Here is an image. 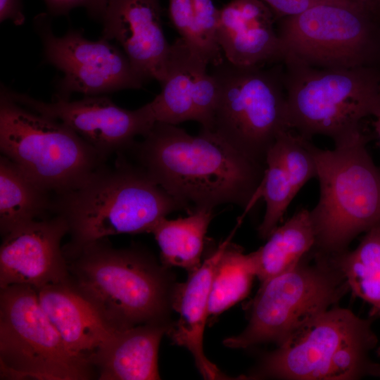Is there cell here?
Here are the masks:
<instances>
[{"label": "cell", "mask_w": 380, "mask_h": 380, "mask_svg": "<svg viewBox=\"0 0 380 380\" xmlns=\"http://www.w3.org/2000/svg\"><path fill=\"white\" fill-rule=\"evenodd\" d=\"M129 149L136 164L190 213L232 203L248 210L258 197L266 165L209 130L193 136L156 122Z\"/></svg>", "instance_id": "cell-1"}, {"label": "cell", "mask_w": 380, "mask_h": 380, "mask_svg": "<svg viewBox=\"0 0 380 380\" xmlns=\"http://www.w3.org/2000/svg\"><path fill=\"white\" fill-rule=\"evenodd\" d=\"M118 156L113 166L104 163L77 186L53 195L51 212L66 221L70 235L65 256L110 236L150 232L170 213L187 210L122 153Z\"/></svg>", "instance_id": "cell-2"}, {"label": "cell", "mask_w": 380, "mask_h": 380, "mask_svg": "<svg viewBox=\"0 0 380 380\" xmlns=\"http://www.w3.org/2000/svg\"><path fill=\"white\" fill-rule=\"evenodd\" d=\"M65 258L70 283L115 329L165 323L173 290L148 254L115 248L104 239Z\"/></svg>", "instance_id": "cell-3"}, {"label": "cell", "mask_w": 380, "mask_h": 380, "mask_svg": "<svg viewBox=\"0 0 380 380\" xmlns=\"http://www.w3.org/2000/svg\"><path fill=\"white\" fill-rule=\"evenodd\" d=\"M378 343L372 320L334 306L303 324L262 355L246 379L353 380L380 377L370 351Z\"/></svg>", "instance_id": "cell-4"}, {"label": "cell", "mask_w": 380, "mask_h": 380, "mask_svg": "<svg viewBox=\"0 0 380 380\" xmlns=\"http://www.w3.org/2000/svg\"><path fill=\"white\" fill-rule=\"evenodd\" d=\"M361 132L334 148L311 143L319 197L310 210L315 251L327 255L346 251L359 234L380 225V170Z\"/></svg>", "instance_id": "cell-5"}, {"label": "cell", "mask_w": 380, "mask_h": 380, "mask_svg": "<svg viewBox=\"0 0 380 380\" xmlns=\"http://www.w3.org/2000/svg\"><path fill=\"white\" fill-rule=\"evenodd\" d=\"M285 64L289 125L301 137L324 135L338 145L362 132L364 118L380 113V76L371 70Z\"/></svg>", "instance_id": "cell-6"}, {"label": "cell", "mask_w": 380, "mask_h": 380, "mask_svg": "<svg viewBox=\"0 0 380 380\" xmlns=\"http://www.w3.org/2000/svg\"><path fill=\"white\" fill-rule=\"evenodd\" d=\"M348 291L331 258L312 248L294 268L261 283L249 303L247 327L223 344L235 349L266 343L280 346Z\"/></svg>", "instance_id": "cell-7"}, {"label": "cell", "mask_w": 380, "mask_h": 380, "mask_svg": "<svg viewBox=\"0 0 380 380\" xmlns=\"http://www.w3.org/2000/svg\"><path fill=\"white\" fill-rule=\"evenodd\" d=\"M0 150L53 195L77 186L105 163L68 126L20 105L1 88Z\"/></svg>", "instance_id": "cell-8"}, {"label": "cell", "mask_w": 380, "mask_h": 380, "mask_svg": "<svg viewBox=\"0 0 380 380\" xmlns=\"http://www.w3.org/2000/svg\"><path fill=\"white\" fill-rule=\"evenodd\" d=\"M213 67L218 96L211 131L266 165L269 150L291 129L283 75L277 68L238 66L225 58Z\"/></svg>", "instance_id": "cell-9"}, {"label": "cell", "mask_w": 380, "mask_h": 380, "mask_svg": "<svg viewBox=\"0 0 380 380\" xmlns=\"http://www.w3.org/2000/svg\"><path fill=\"white\" fill-rule=\"evenodd\" d=\"M0 289L1 379L84 380L96 375L87 358L66 346L34 288L15 284Z\"/></svg>", "instance_id": "cell-10"}, {"label": "cell", "mask_w": 380, "mask_h": 380, "mask_svg": "<svg viewBox=\"0 0 380 380\" xmlns=\"http://www.w3.org/2000/svg\"><path fill=\"white\" fill-rule=\"evenodd\" d=\"M366 11L324 4L283 18L277 31L282 61L327 69L363 66L372 46Z\"/></svg>", "instance_id": "cell-11"}, {"label": "cell", "mask_w": 380, "mask_h": 380, "mask_svg": "<svg viewBox=\"0 0 380 380\" xmlns=\"http://www.w3.org/2000/svg\"><path fill=\"white\" fill-rule=\"evenodd\" d=\"M49 15H37L34 26L42 39L45 61L63 74L56 95L70 99L74 92L97 96L144 87L147 81L135 71L123 51L101 37L86 39L82 30L71 28L57 37Z\"/></svg>", "instance_id": "cell-12"}, {"label": "cell", "mask_w": 380, "mask_h": 380, "mask_svg": "<svg viewBox=\"0 0 380 380\" xmlns=\"http://www.w3.org/2000/svg\"><path fill=\"white\" fill-rule=\"evenodd\" d=\"M14 101L40 115L56 120L74 131L106 160L129 150L156 122L148 103L136 110L122 108L104 95L84 96L71 101L56 94L50 102L1 87Z\"/></svg>", "instance_id": "cell-13"}, {"label": "cell", "mask_w": 380, "mask_h": 380, "mask_svg": "<svg viewBox=\"0 0 380 380\" xmlns=\"http://www.w3.org/2000/svg\"><path fill=\"white\" fill-rule=\"evenodd\" d=\"M68 233L60 215L36 220L3 236L0 248V289L27 285L36 290L68 280V267L61 243Z\"/></svg>", "instance_id": "cell-14"}, {"label": "cell", "mask_w": 380, "mask_h": 380, "mask_svg": "<svg viewBox=\"0 0 380 380\" xmlns=\"http://www.w3.org/2000/svg\"><path fill=\"white\" fill-rule=\"evenodd\" d=\"M208 65L180 37L170 44L161 91L148 103L156 122L177 125L194 120L212 130L218 85Z\"/></svg>", "instance_id": "cell-15"}, {"label": "cell", "mask_w": 380, "mask_h": 380, "mask_svg": "<svg viewBox=\"0 0 380 380\" xmlns=\"http://www.w3.org/2000/svg\"><path fill=\"white\" fill-rule=\"evenodd\" d=\"M160 0H104L101 38L115 40L135 71L147 82L165 80L170 50Z\"/></svg>", "instance_id": "cell-16"}, {"label": "cell", "mask_w": 380, "mask_h": 380, "mask_svg": "<svg viewBox=\"0 0 380 380\" xmlns=\"http://www.w3.org/2000/svg\"><path fill=\"white\" fill-rule=\"evenodd\" d=\"M274 16L262 0H231L220 8L216 38L224 58L242 67H264L282 61Z\"/></svg>", "instance_id": "cell-17"}, {"label": "cell", "mask_w": 380, "mask_h": 380, "mask_svg": "<svg viewBox=\"0 0 380 380\" xmlns=\"http://www.w3.org/2000/svg\"><path fill=\"white\" fill-rule=\"evenodd\" d=\"M236 229L197 270L189 273L186 282L178 284L172 291L171 306L179 317L177 322L168 326L166 334L175 344L184 347L191 353L196 367L205 379H229L205 355L203 340L215 271Z\"/></svg>", "instance_id": "cell-18"}, {"label": "cell", "mask_w": 380, "mask_h": 380, "mask_svg": "<svg viewBox=\"0 0 380 380\" xmlns=\"http://www.w3.org/2000/svg\"><path fill=\"white\" fill-rule=\"evenodd\" d=\"M37 291L42 308L66 346L90 362L118 330L68 280Z\"/></svg>", "instance_id": "cell-19"}, {"label": "cell", "mask_w": 380, "mask_h": 380, "mask_svg": "<svg viewBox=\"0 0 380 380\" xmlns=\"http://www.w3.org/2000/svg\"><path fill=\"white\" fill-rule=\"evenodd\" d=\"M166 323H149L118 330L91 359L99 379H160L158 353Z\"/></svg>", "instance_id": "cell-20"}, {"label": "cell", "mask_w": 380, "mask_h": 380, "mask_svg": "<svg viewBox=\"0 0 380 380\" xmlns=\"http://www.w3.org/2000/svg\"><path fill=\"white\" fill-rule=\"evenodd\" d=\"M53 194L15 163L0 157V231L2 236L51 212Z\"/></svg>", "instance_id": "cell-21"}, {"label": "cell", "mask_w": 380, "mask_h": 380, "mask_svg": "<svg viewBox=\"0 0 380 380\" xmlns=\"http://www.w3.org/2000/svg\"><path fill=\"white\" fill-rule=\"evenodd\" d=\"M315 245L310 210L301 209L278 226L264 246L253 251L256 277L262 283L294 268Z\"/></svg>", "instance_id": "cell-22"}, {"label": "cell", "mask_w": 380, "mask_h": 380, "mask_svg": "<svg viewBox=\"0 0 380 380\" xmlns=\"http://www.w3.org/2000/svg\"><path fill=\"white\" fill-rule=\"evenodd\" d=\"M213 209L200 208L185 217L159 220L151 233L159 246L165 266L179 267L189 273L201 265V258Z\"/></svg>", "instance_id": "cell-23"}, {"label": "cell", "mask_w": 380, "mask_h": 380, "mask_svg": "<svg viewBox=\"0 0 380 380\" xmlns=\"http://www.w3.org/2000/svg\"><path fill=\"white\" fill-rule=\"evenodd\" d=\"M329 256L353 295L370 305V316L380 317V225L365 232L354 250Z\"/></svg>", "instance_id": "cell-24"}, {"label": "cell", "mask_w": 380, "mask_h": 380, "mask_svg": "<svg viewBox=\"0 0 380 380\" xmlns=\"http://www.w3.org/2000/svg\"><path fill=\"white\" fill-rule=\"evenodd\" d=\"M218 11L213 0H169V18L180 37L213 66L224 58L216 38Z\"/></svg>", "instance_id": "cell-25"}, {"label": "cell", "mask_w": 380, "mask_h": 380, "mask_svg": "<svg viewBox=\"0 0 380 380\" xmlns=\"http://www.w3.org/2000/svg\"><path fill=\"white\" fill-rule=\"evenodd\" d=\"M256 277L254 252L231 241L223 251L215 269L208 307V317H214L246 298Z\"/></svg>", "instance_id": "cell-26"}, {"label": "cell", "mask_w": 380, "mask_h": 380, "mask_svg": "<svg viewBox=\"0 0 380 380\" xmlns=\"http://www.w3.org/2000/svg\"><path fill=\"white\" fill-rule=\"evenodd\" d=\"M299 191L286 168L280 151L274 143L266 156V169L257 197L262 196L266 204L263 220L258 227V235L267 239Z\"/></svg>", "instance_id": "cell-27"}, {"label": "cell", "mask_w": 380, "mask_h": 380, "mask_svg": "<svg viewBox=\"0 0 380 380\" xmlns=\"http://www.w3.org/2000/svg\"><path fill=\"white\" fill-rule=\"evenodd\" d=\"M273 11L275 16L285 18L299 14L318 4H335L346 6H360L351 0H262Z\"/></svg>", "instance_id": "cell-28"}, {"label": "cell", "mask_w": 380, "mask_h": 380, "mask_svg": "<svg viewBox=\"0 0 380 380\" xmlns=\"http://www.w3.org/2000/svg\"><path fill=\"white\" fill-rule=\"evenodd\" d=\"M48 13L53 16L68 15L70 11L77 7L86 8L88 15L99 20L104 0H44Z\"/></svg>", "instance_id": "cell-29"}, {"label": "cell", "mask_w": 380, "mask_h": 380, "mask_svg": "<svg viewBox=\"0 0 380 380\" xmlns=\"http://www.w3.org/2000/svg\"><path fill=\"white\" fill-rule=\"evenodd\" d=\"M11 20L15 25H21L25 20L21 0H0V21Z\"/></svg>", "instance_id": "cell-30"}, {"label": "cell", "mask_w": 380, "mask_h": 380, "mask_svg": "<svg viewBox=\"0 0 380 380\" xmlns=\"http://www.w3.org/2000/svg\"><path fill=\"white\" fill-rule=\"evenodd\" d=\"M362 7H364L367 10H372V8H375L379 3H380V0H351Z\"/></svg>", "instance_id": "cell-31"}, {"label": "cell", "mask_w": 380, "mask_h": 380, "mask_svg": "<svg viewBox=\"0 0 380 380\" xmlns=\"http://www.w3.org/2000/svg\"><path fill=\"white\" fill-rule=\"evenodd\" d=\"M373 125L380 140V113L375 116Z\"/></svg>", "instance_id": "cell-32"}, {"label": "cell", "mask_w": 380, "mask_h": 380, "mask_svg": "<svg viewBox=\"0 0 380 380\" xmlns=\"http://www.w3.org/2000/svg\"><path fill=\"white\" fill-rule=\"evenodd\" d=\"M376 354L377 356L380 358V346L377 348Z\"/></svg>", "instance_id": "cell-33"}]
</instances>
